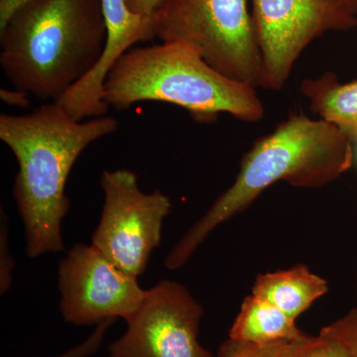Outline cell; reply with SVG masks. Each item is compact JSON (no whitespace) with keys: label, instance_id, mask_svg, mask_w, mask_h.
Returning <instances> with one entry per match:
<instances>
[{"label":"cell","instance_id":"obj_25","mask_svg":"<svg viewBox=\"0 0 357 357\" xmlns=\"http://www.w3.org/2000/svg\"><path fill=\"white\" fill-rule=\"evenodd\" d=\"M356 138H357V136H356Z\"/></svg>","mask_w":357,"mask_h":357},{"label":"cell","instance_id":"obj_5","mask_svg":"<svg viewBox=\"0 0 357 357\" xmlns=\"http://www.w3.org/2000/svg\"><path fill=\"white\" fill-rule=\"evenodd\" d=\"M149 21L151 39L188 45L225 76L261 88V54L248 0H166Z\"/></svg>","mask_w":357,"mask_h":357},{"label":"cell","instance_id":"obj_11","mask_svg":"<svg viewBox=\"0 0 357 357\" xmlns=\"http://www.w3.org/2000/svg\"><path fill=\"white\" fill-rule=\"evenodd\" d=\"M328 291V282L306 265L258 275L251 294L272 303L293 319Z\"/></svg>","mask_w":357,"mask_h":357},{"label":"cell","instance_id":"obj_4","mask_svg":"<svg viewBox=\"0 0 357 357\" xmlns=\"http://www.w3.org/2000/svg\"><path fill=\"white\" fill-rule=\"evenodd\" d=\"M103 89L105 102L117 110L158 102L178 105L204 121L227 114L256 122L264 115L256 89L218 72L181 42L131 48L110 70Z\"/></svg>","mask_w":357,"mask_h":357},{"label":"cell","instance_id":"obj_7","mask_svg":"<svg viewBox=\"0 0 357 357\" xmlns=\"http://www.w3.org/2000/svg\"><path fill=\"white\" fill-rule=\"evenodd\" d=\"M262 60L261 88L280 91L296 61L314 40L357 26L356 15L335 0H252Z\"/></svg>","mask_w":357,"mask_h":357},{"label":"cell","instance_id":"obj_9","mask_svg":"<svg viewBox=\"0 0 357 357\" xmlns=\"http://www.w3.org/2000/svg\"><path fill=\"white\" fill-rule=\"evenodd\" d=\"M204 307L178 282L147 290L128 330L109 344V357H213L199 342Z\"/></svg>","mask_w":357,"mask_h":357},{"label":"cell","instance_id":"obj_19","mask_svg":"<svg viewBox=\"0 0 357 357\" xmlns=\"http://www.w3.org/2000/svg\"><path fill=\"white\" fill-rule=\"evenodd\" d=\"M166 0H126V6L132 13L150 17Z\"/></svg>","mask_w":357,"mask_h":357},{"label":"cell","instance_id":"obj_16","mask_svg":"<svg viewBox=\"0 0 357 357\" xmlns=\"http://www.w3.org/2000/svg\"><path fill=\"white\" fill-rule=\"evenodd\" d=\"M0 220V294L4 295L13 280L14 262L8 243V218L1 208Z\"/></svg>","mask_w":357,"mask_h":357},{"label":"cell","instance_id":"obj_6","mask_svg":"<svg viewBox=\"0 0 357 357\" xmlns=\"http://www.w3.org/2000/svg\"><path fill=\"white\" fill-rule=\"evenodd\" d=\"M100 187L105 203L91 245L121 271L138 278L161 241L171 199L159 190L143 192L137 175L126 169L105 171Z\"/></svg>","mask_w":357,"mask_h":357},{"label":"cell","instance_id":"obj_21","mask_svg":"<svg viewBox=\"0 0 357 357\" xmlns=\"http://www.w3.org/2000/svg\"><path fill=\"white\" fill-rule=\"evenodd\" d=\"M30 1L32 0H0V27L6 24L20 7Z\"/></svg>","mask_w":357,"mask_h":357},{"label":"cell","instance_id":"obj_24","mask_svg":"<svg viewBox=\"0 0 357 357\" xmlns=\"http://www.w3.org/2000/svg\"><path fill=\"white\" fill-rule=\"evenodd\" d=\"M356 299H357V274H356Z\"/></svg>","mask_w":357,"mask_h":357},{"label":"cell","instance_id":"obj_14","mask_svg":"<svg viewBox=\"0 0 357 357\" xmlns=\"http://www.w3.org/2000/svg\"><path fill=\"white\" fill-rule=\"evenodd\" d=\"M284 340L263 345L239 344L227 340L218 351L220 357H291L303 340Z\"/></svg>","mask_w":357,"mask_h":357},{"label":"cell","instance_id":"obj_22","mask_svg":"<svg viewBox=\"0 0 357 357\" xmlns=\"http://www.w3.org/2000/svg\"><path fill=\"white\" fill-rule=\"evenodd\" d=\"M319 335L323 338L325 357H349L344 347L340 342H337V340L324 337L321 335Z\"/></svg>","mask_w":357,"mask_h":357},{"label":"cell","instance_id":"obj_2","mask_svg":"<svg viewBox=\"0 0 357 357\" xmlns=\"http://www.w3.org/2000/svg\"><path fill=\"white\" fill-rule=\"evenodd\" d=\"M352 163L351 138L337 126L303 114L290 115L244 155L234 184L174 246L166 267L184 266L211 231L246 210L275 183L319 189L349 171Z\"/></svg>","mask_w":357,"mask_h":357},{"label":"cell","instance_id":"obj_18","mask_svg":"<svg viewBox=\"0 0 357 357\" xmlns=\"http://www.w3.org/2000/svg\"><path fill=\"white\" fill-rule=\"evenodd\" d=\"M291 357H325L324 354L323 338L319 337H307L298 345Z\"/></svg>","mask_w":357,"mask_h":357},{"label":"cell","instance_id":"obj_8","mask_svg":"<svg viewBox=\"0 0 357 357\" xmlns=\"http://www.w3.org/2000/svg\"><path fill=\"white\" fill-rule=\"evenodd\" d=\"M137 279L119 269L91 244H76L59 263L61 314L76 326L117 318L128 323L147 295Z\"/></svg>","mask_w":357,"mask_h":357},{"label":"cell","instance_id":"obj_15","mask_svg":"<svg viewBox=\"0 0 357 357\" xmlns=\"http://www.w3.org/2000/svg\"><path fill=\"white\" fill-rule=\"evenodd\" d=\"M319 335L337 340L349 357H357V307L331 325L324 326Z\"/></svg>","mask_w":357,"mask_h":357},{"label":"cell","instance_id":"obj_20","mask_svg":"<svg viewBox=\"0 0 357 357\" xmlns=\"http://www.w3.org/2000/svg\"><path fill=\"white\" fill-rule=\"evenodd\" d=\"M30 95L17 89H1L0 98L7 105L24 109L30 105Z\"/></svg>","mask_w":357,"mask_h":357},{"label":"cell","instance_id":"obj_1","mask_svg":"<svg viewBox=\"0 0 357 357\" xmlns=\"http://www.w3.org/2000/svg\"><path fill=\"white\" fill-rule=\"evenodd\" d=\"M119 126L107 115L76 121L57 102L27 114L0 115V139L18 163L13 192L28 257L64 250L62 222L70 210L65 191L70 170L89 145Z\"/></svg>","mask_w":357,"mask_h":357},{"label":"cell","instance_id":"obj_23","mask_svg":"<svg viewBox=\"0 0 357 357\" xmlns=\"http://www.w3.org/2000/svg\"><path fill=\"white\" fill-rule=\"evenodd\" d=\"M335 1L340 6L344 7L345 10L354 15H357V0H335Z\"/></svg>","mask_w":357,"mask_h":357},{"label":"cell","instance_id":"obj_13","mask_svg":"<svg viewBox=\"0 0 357 357\" xmlns=\"http://www.w3.org/2000/svg\"><path fill=\"white\" fill-rule=\"evenodd\" d=\"M300 89L314 114L356 138L357 81L342 84L335 74L326 72L316 79H305Z\"/></svg>","mask_w":357,"mask_h":357},{"label":"cell","instance_id":"obj_10","mask_svg":"<svg viewBox=\"0 0 357 357\" xmlns=\"http://www.w3.org/2000/svg\"><path fill=\"white\" fill-rule=\"evenodd\" d=\"M107 26V41L95 68L67 91L54 100L76 121H86L107 114L105 83L110 70L131 47L151 40L149 17L132 13L126 0H102Z\"/></svg>","mask_w":357,"mask_h":357},{"label":"cell","instance_id":"obj_3","mask_svg":"<svg viewBox=\"0 0 357 357\" xmlns=\"http://www.w3.org/2000/svg\"><path fill=\"white\" fill-rule=\"evenodd\" d=\"M105 41L102 0H32L0 27V66L13 88L54 102L95 68Z\"/></svg>","mask_w":357,"mask_h":357},{"label":"cell","instance_id":"obj_17","mask_svg":"<svg viewBox=\"0 0 357 357\" xmlns=\"http://www.w3.org/2000/svg\"><path fill=\"white\" fill-rule=\"evenodd\" d=\"M114 321L115 319H105L102 323L98 324L95 331L84 342L61 356L53 357H89L93 356L102 347L105 335Z\"/></svg>","mask_w":357,"mask_h":357},{"label":"cell","instance_id":"obj_12","mask_svg":"<svg viewBox=\"0 0 357 357\" xmlns=\"http://www.w3.org/2000/svg\"><path fill=\"white\" fill-rule=\"evenodd\" d=\"M306 335L296 326L295 319L272 303L250 294L243 300L230 328L229 340L239 344L263 345L298 340Z\"/></svg>","mask_w":357,"mask_h":357}]
</instances>
